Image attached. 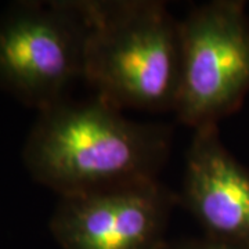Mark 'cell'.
Returning a JSON list of instances; mask_svg holds the SVG:
<instances>
[{
	"label": "cell",
	"mask_w": 249,
	"mask_h": 249,
	"mask_svg": "<svg viewBox=\"0 0 249 249\" xmlns=\"http://www.w3.org/2000/svg\"><path fill=\"white\" fill-rule=\"evenodd\" d=\"M122 112L96 96L40 111L22 150L29 175L60 196L160 178L172 126Z\"/></svg>",
	"instance_id": "cell-1"
},
{
	"label": "cell",
	"mask_w": 249,
	"mask_h": 249,
	"mask_svg": "<svg viewBox=\"0 0 249 249\" xmlns=\"http://www.w3.org/2000/svg\"><path fill=\"white\" fill-rule=\"evenodd\" d=\"M88 32L82 79L109 106L173 111L180 19L158 0H79Z\"/></svg>",
	"instance_id": "cell-2"
},
{
	"label": "cell",
	"mask_w": 249,
	"mask_h": 249,
	"mask_svg": "<svg viewBox=\"0 0 249 249\" xmlns=\"http://www.w3.org/2000/svg\"><path fill=\"white\" fill-rule=\"evenodd\" d=\"M178 122L196 130L219 124L249 93V17L240 0L196 6L180 19Z\"/></svg>",
	"instance_id": "cell-3"
},
{
	"label": "cell",
	"mask_w": 249,
	"mask_h": 249,
	"mask_svg": "<svg viewBox=\"0 0 249 249\" xmlns=\"http://www.w3.org/2000/svg\"><path fill=\"white\" fill-rule=\"evenodd\" d=\"M88 25L79 0L18 1L0 17V90L37 112L83 76Z\"/></svg>",
	"instance_id": "cell-4"
},
{
	"label": "cell",
	"mask_w": 249,
	"mask_h": 249,
	"mask_svg": "<svg viewBox=\"0 0 249 249\" xmlns=\"http://www.w3.org/2000/svg\"><path fill=\"white\" fill-rule=\"evenodd\" d=\"M178 204L155 178L60 196L49 226L61 249H162Z\"/></svg>",
	"instance_id": "cell-5"
},
{
	"label": "cell",
	"mask_w": 249,
	"mask_h": 249,
	"mask_svg": "<svg viewBox=\"0 0 249 249\" xmlns=\"http://www.w3.org/2000/svg\"><path fill=\"white\" fill-rule=\"evenodd\" d=\"M178 198L205 235L249 249V170L223 145L217 124L193 130Z\"/></svg>",
	"instance_id": "cell-6"
},
{
	"label": "cell",
	"mask_w": 249,
	"mask_h": 249,
	"mask_svg": "<svg viewBox=\"0 0 249 249\" xmlns=\"http://www.w3.org/2000/svg\"><path fill=\"white\" fill-rule=\"evenodd\" d=\"M162 249H241L231 244L223 242L208 235L202 237H188V238H176L168 240Z\"/></svg>",
	"instance_id": "cell-7"
}]
</instances>
